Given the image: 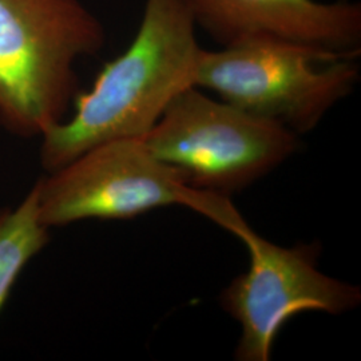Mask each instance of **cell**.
<instances>
[{"label": "cell", "mask_w": 361, "mask_h": 361, "mask_svg": "<svg viewBox=\"0 0 361 361\" xmlns=\"http://www.w3.org/2000/svg\"><path fill=\"white\" fill-rule=\"evenodd\" d=\"M35 183L42 221L51 229L83 219H129L170 205L193 207L217 219L228 201L186 185L158 161L142 138L101 143Z\"/></svg>", "instance_id": "5b68a950"}, {"label": "cell", "mask_w": 361, "mask_h": 361, "mask_svg": "<svg viewBox=\"0 0 361 361\" xmlns=\"http://www.w3.org/2000/svg\"><path fill=\"white\" fill-rule=\"evenodd\" d=\"M249 253V268L222 292L221 304L241 325L240 361H269L284 324L305 310L341 314L361 301L360 288L317 268V244L284 247L253 232L241 219L229 226Z\"/></svg>", "instance_id": "8992f818"}, {"label": "cell", "mask_w": 361, "mask_h": 361, "mask_svg": "<svg viewBox=\"0 0 361 361\" xmlns=\"http://www.w3.org/2000/svg\"><path fill=\"white\" fill-rule=\"evenodd\" d=\"M355 59L279 40H247L204 50L195 87L304 134L355 89L360 78Z\"/></svg>", "instance_id": "3957f363"}, {"label": "cell", "mask_w": 361, "mask_h": 361, "mask_svg": "<svg viewBox=\"0 0 361 361\" xmlns=\"http://www.w3.org/2000/svg\"><path fill=\"white\" fill-rule=\"evenodd\" d=\"M192 189L225 197L261 178L296 152L297 134L198 87L178 94L142 138Z\"/></svg>", "instance_id": "277c9868"}, {"label": "cell", "mask_w": 361, "mask_h": 361, "mask_svg": "<svg viewBox=\"0 0 361 361\" xmlns=\"http://www.w3.org/2000/svg\"><path fill=\"white\" fill-rule=\"evenodd\" d=\"M194 22L222 47L269 39L356 58L361 7L317 0H186Z\"/></svg>", "instance_id": "52a82bcc"}, {"label": "cell", "mask_w": 361, "mask_h": 361, "mask_svg": "<svg viewBox=\"0 0 361 361\" xmlns=\"http://www.w3.org/2000/svg\"><path fill=\"white\" fill-rule=\"evenodd\" d=\"M186 0H146L126 51L104 66L91 89L74 98L75 113L46 130L40 164L62 168L101 143L143 138L182 91L195 86L204 49Z\"/></svg>", "instance_id": "6da1fadb"}, {"label": "cell", "mask_w": 361, "mask_h": 361, "mask_svg": "<svg viewBox=\"0 0 361 361\" xmlns=\"http://www.w3.org/2000/svg\"><path fill=\"white\" fill-rule=\"evenodd\" d=\"M104 43L80 0H0V123L34 137L63 121L77 95L75 62Z\"/></svg>", "instance_id": "7a4b0ae2"}, {"label": "cell", "mask_w": 361, "mask_h": 361, "mask_svg": "<svg viewBox=\"0 0 361 361\" xmlns=\"http://www.w3.org/2000/svg\"><path fill=\"white\" fill-rule=\"evenodd\" d=\"M49 232L35 185L19 205L0 213V312L28 262L47 245Z\"/></svg>", "instance_id": "ba28073f"}]
</instances>
